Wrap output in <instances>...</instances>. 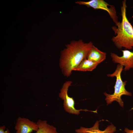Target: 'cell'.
I'll list each match as a JSON object with an SVG mask.
<instances>
[{
  "label": "cell",
  "mask_w": 133,
  "mask_h": 133,
  "mask_svg": "<svg viewBox=\"0 0 133 133\" xmlns=\"http://www.w3.org/2000/svg\"><path fill=\"white\" fill-rule=\"evenodd\" d=\"M99 121H97L94 126L90 128L81 127L75 130L77 133H114L116 131V127L111 124L108 126L103 131L100 130L99 128Z\"/></svg>",
  "instance_id": "ba28073f"
},
{
  "label": "cell",
  "mask_w": 133,
  "mask_h": 133,
  "mask_svg": "<svg viewBox=\"0 0 133 133\" xmlns=\"http://www.w3.org/2000/svg\"><path fill=\"white\" fill-rule=\"evenodd\" d=\"M45 133H59L57 131L56 128L52 125L47 123Z\"/></svg>",
  "instance_id": "7c38bea8"
},
{
  "label": "cell",
  "mask_w": 133,
  "mask_h": 133,
  "mask_svg": "<svg viewBox=\"0 0 133 133\" xmlns=\"http://www.w3.org/2000/svg\"><path fill=\"white\" fill-rule=\"evenodd\" d=\"M80 5H84L95 9L105 10L108 13L115 24L119 22L115 8L113 5H110L103 0H90L87 1H77L75 2Z\"/></svg>",
  "instance_id": "277c9868"
},
{
  "label": "cell",
  "mask_w": 133,
  "mask_h": 133,
  "mask_svg": "<svg viewBox=\"0 0 133 133\" xmlns=\"http://www.w3.org/2000/svg\"><path fill=\"white\" fill-rule=\"evenodd\" d=\"M99 65L87 58L83 60L73 70L81 71H92Z\"/></svg>",
  "instance_id": "30bf717a"
},
{
  "label": "cell",
  "mask_w": 133,
  "mask_h": 133,
  "mask_svg": "<svg viewBox=\"0 0 133 133\" xmlns=\"http://www.w3.org/2000/svg\"><path fill=\"white\" fill-rule=\"evenodd\" d=\"M72 82L70 81L65 82L63 84L59 94V97L64 100V106L65 111L70 114L79 115L81 111H89L97 113V110L95 111L88 110L86 109L77 110L74 107L75 101L72 97L69 96L68 94V91L69 87L71 85Z\"/></svg>",
  "instance_id": "5b68a950"
},
{
  "label": "cell",
  "mask_w": 133,
  "mask_h": 133,
  "mask_svg": "<svg viewBox=\"0 0 133 133\" xmlns=\"http://www.w3.org/2000/svg\"><path fill=\"white\" fill-rule=\"evenodd\" d=\"M124 131L126 133H133V130H130L127 128L125 129Z\"/></svg>",
  "instance_id": "5bb4252c"
},
{
  "label": "cell",
  "mask_w": 133,
  "mask_h": 133,
  "mask_svg": "<svg viewBox=\"0 0 133 133\" xmlns=\"http://www.w3.org/2000/svg\"><path fill=\"white\" fill-rule=\"evenodd\" d=\"M36 123L38 126V129L35 133H45L47 122L45 120H38Z\"/></svg>",
  "instance_id": "8fae6325"
},
{
  "label": "cell",
  "mask_w": 133,
  "mask_h": 133,
  "mask_svg": "<svg viewBox=\"0 0 133 133\" xmlns=\"http://www.w3.org/2000/svg\"><path fill=\"white\" fill-rule=\"evenodd\" d=\"M93 45L90 41L84 43L82 39L71 41L61 52L59 66L64 75L69 76L72 72L84 59Z\"/></svg>",
  "instance_id": "6da1fadb"
},
{
  "label": "cell",
  "mask_w": 133,
  "mask_h": 133,
  "mask_svg": "<svg viewBox=\"0 0 133 133\" xmlns=\"http://www.w3.org/2000/svg\"><path fill=\"white\" fill-rule=\"evenodd\" d=\"M123 55L119 56L116 54L111 53L110 56L113 62L124 66L125 71L133 68V51L125 50H121Z\"/></svg>",
  "instance_id": "8992f818"
},
{
  "label": "cell",
  "mask_w": 133,
  "mask_h": 133,
  "mask_svg": "<svg viewBox=\"0 0 133 133\" xmlns=\"http://www.w3.org/2000/svg\"><path fill=\"white\" fill-rule=\"evenodd\" d=\"M36 123L29 119L19 116L16 120L15 127L16 133H31L38 129Z\"/></svg>",
  "instance_id": "52a82bcc"
},
{
  "label": "cell",
  "mask_w": 133,
  "mask_h": 133,
  "mask_svg": "<svg viewBox=\"0 0 133 133\" xmlns=\"http://www.w3.org/2000/svg\"><path fill=\"white\" fill-rule=\"evenodd\" d=\"M6 127L5 125H2L0 126V133H10L9 130L7 128L6 130Z\"/></svg>",
  "instance_id": "4fadbf2b"
},
{
  "label": "cell",
  "mask_w": 133,
  "mask_h": 133,
  "mask_svg": "<svg viewBox=\"0 0 133 133\" xmlns=\"http://www.w3.org/2000/svg\"><path fill=\"white\" fill-rule=\"evenodd\" d=\"M106 53L102 52L93 45L88 54L87 59L99 64L106 59Z\"/></svg>",
  "instance_id": "9c48e42d"
},
{
  "label": "cell",
  "mask_w": 133,
  "mask_h": 133,
  "mask_svg": "<svg viewBox=\"0 0 133 133\" xmlns=\"http://www.w3.org/2000/svg\"><path fill=\"white\" fill-rule=\"evenodd\" d=\"M127 7L126 0H124L121 8L122 20L112 27L116 35L112 41L118 49L131 50L133 48V27L127 17Z\"/></svg>",
  "instance_id": "7a4b0ae2"
},
{
  "label": "cell",
  "mask_w": 133,
  "mask_h": 133,
  "mask_svg": "<svg viewBox=\"0 0 133 133\" xmlns=\"http://www.w3.org/2000/svg\"><path fill=\"white\" fill-rule=\"evenodd\" d=\"M123 67L122 65L118 64L114 72L107 75L108 77H115L116 78V81L114 86V93L112 94H108L106 92L104 93L106 97L105 100L107 105L111 104L114 101H116L119 103L120 106L123 107L124 103L121 98L122 96L123 95L132 96L131 93L125 89V86L127 81H123L121 78V73L123 70Z\"/></svg>",
  "instance_id": "3957f363"
}]
</instances>
